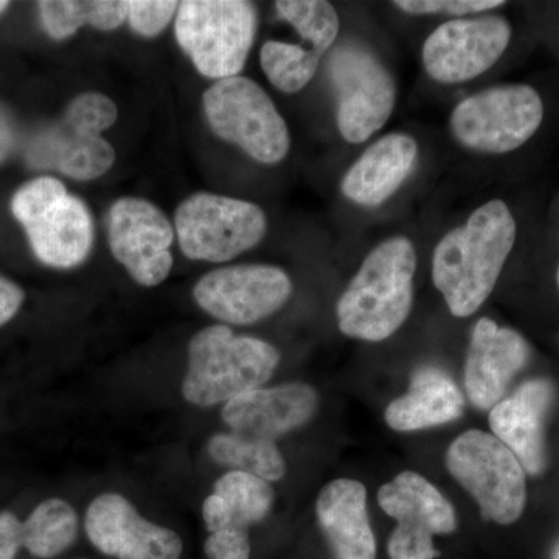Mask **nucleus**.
<instances>
[{"instance_id":"dca6fc26","label":"nucleus","mask_w":559,"mask_h":559,"mask_svg":"<svg viewBox=\"0 0 559 559\" xmlns=\"http://www.w3.org/2000/svg\"><path fill=\"white\" fill-rule=\"evenodd\" d=\"M528 358L527 341L518 331L480 319L471 334L465 364V389L471 403L477 409H492Z\"/></svg>"},{"instance_id":"7c9ffc66","label":"nucleus","mask_w":559,"mask_h":559,"mask_svg":"<svg viewBox=\"0 0 559 559\" xmlns=\"http://www.w3.org/2000/svg\"><path fill=\"white\" fill-rule=\"evenodd\" d=\"M503 3L506 2H500V0H399V2H393V5L409 14L468 16V14L498 9Z\"/></svg>"},{"instance_id":"c9c22d12","label":"nucleus","mask_w":559,"mask_h":559,"mask_svg":"<svg viewBox=\"0 0 559 559\" xmlns=\"http://www.w3.org/2000/svg\"><path fill=\"white\" fill-rule=\"evenodd\" d=\"M10 2H5V0H0V14L3 13L7 9H9Z\"/></svg>"},{"instance_id":"f3484780","label":"nucleus","mask_w":559,"mask_h":559,"mask_svg":"<svg viewBox=\"0 0 559 559\" xmlns=\"http://www.w3.org/2000/svg\"><path fill=\"white\" fill-rule=\"evenodd\" d=\"M319 407V395L301 382L260 388L230 400L221 411L231 432L275 441L307 425Z\"/></svg>"},{"instance_id":"f704fd0d","label":"nucleus","mask_w":559,"mask_h":559,"mask_svg":"<svg viewBox=\"0 0 559 559\" xmlns=\"http://www.w3.org/2000/svg\"><path fill=\"white\" fill-rule=\"evenodd\" d=\"M16 143V124H14L10 110L0 103V165L13 154Z\"/></svg>"},{"instance_id":"c85d7f7f","label":"nucleus","mask_w":559,"mask_h":559,"mask_svg":"<svg viewBox=\"0 0 559 559\" xmlns=\"http://www.w3.org/2000/svg\"><path fill=\"white\" fill-rule=\"evenodd\" d=\"M119 117L116 103L100 92H84L73 98L64 110L62 120L79 130L102 134Z\"/></svg>"},{"instance_id":"a211bd4d","label":"nucleus","mask_w":559,"mask_h":559,"mask_svg":"<svg viewBox=\"0 0 559 559\" xmlns=\"http://www.w3.org/2000/svg\"><path fill=\"white\" fill-rule=\"evenodd\" d=\"M554 400L550 381L530 380L489 412L492 436L516 455L530 476H539L547 466L546 423Z\"/></svg>"},{"instance_id":"473e14b6","label":"nucleus","mask_w":559,"mask_h":559,"mask_svg":"<svg viewBox=\"0 0 559 559\" xmlns=\"http://www.w3.org/2000/svg\"><path fill=\"white\" fill-rule=\"evenodd\" d=\"M24 547L22 522L11 511L0 513V559H14Z\"/></svg>"},{"instance_id":"4468645a","label":"nucleus","mask_w":559,"mask_h":559,"mask_svg":"<svg viewBox=\"0 0 559 559\" xmlns=\"http://www.w3.org/2000/svg\"><path fill=\"white\" fill-rule=\"evenodd\" d=\"M511 33L510 22L492 14L444 22L426 39L423 64L437 83H465L500 60Z\"/></svg>"},{"instance_id":"9d476101","label":"nucleus","mask_w":559,"mask_h":559,"mask_svg":"<svg viewBox=\"0 0 559 559\" xmlns=\"http://www.w3.org/2000/svg\"><path fill=\"white\" fill-rule=\"evenodd\" d=\"M331 84L337 95V127L349 143H362L388 123L396 103V84L380 58L358 43L331 51Z\"/></svg>"},{"instance_id":"f8f14e48","label":"nucleus","mask_w":559,"mask_h":559,"mask_svg":"<svg viewBox=\"0 0 559 559\" xmlns=\"http://www.w3.org/2000/svg\"><path fill=\"white\" fill-rule=\"evenodd\" d=\"M293 294L285 271L270 264H238L209 272L194 285L200 308L230 325H252L277 312Z\"/></svg>"},{"instance_id":"0eeeda50","label":"nucleus","mask_w":559,"mask_h":559,"mask_svg":"<svg viewBox=\"0 0 559 559\" xmlns=\"http://www.w3.org/2000/svg\"><path fill=\"white\" fill-rule=\"evenodd\" d=\"M204 112L219 139L261 164H278L289 153L288 124L255 81L240 75L216 81L205 91Z\"/></svg>"},{"instance_id":"1a4fd4ad","label":"nucleus","mask_w":559,"mask_h":559,"mask_svg":"<svg viewBox=\"0 0 559 559\" xmlns=\"http://www.w3.org/2000/svg\"><path fill=\"white\" fill-rule=\"evenodd\" d=\"M544 103L527 84H503L460 102L451 130L466 148L506 154L521 148L539 130Z\"/></svg>"},{"instance_id":"aec40b11","label":"nucleus","mask_w":559,"mask_h":559,"mask_svg":"<svg viewBox=\"0 0 559 559\" xmlns=\"http://www.w3.org/2000/svg\"><path fill=\"white\" fill-rule=\"evenodd\" d=\"M316 514L334 558L377 559V539L367 511V491L360 481H330L320 491Z\"/></svg>"},{"instance_id":"2eb2a0df","label":"nucleus","mask_w":559,"mask_h":559,"mask_svg":"<svg viewBox=\"0 0 559 559\" xmlns=\"http://www.w3.org/2000/svg\"><path fill=\"white\" fill-rule=\"evenodd\" d=\"M87 538L95 549L117 559H180L183 544L171 528L140 516L134 506L117 492H105L87 509Z\"/></svg>"},{"instance_id":"4be33fe9","label":"nucleus","mask_w":559,"mask_h":559,"mask_svg":"<svg viewBox=\"0 0 559 559\" xmlns=\"http://www.w3.org/2000/svg\"><path fill=\"white\" fill-rule=\"evenodd\" d=\"M457 384L437 367H421L412 377L406 395L385 409V423L399 432H415L455 421L463 414Z\"/></svg>"},{"instance_id":"6e6552de","label":"nucleus","mask_w":559,"mask_h":559,"mask_svg":"<svg viewBox=\"0 0 559 559\" xmlns=\"http://www.w3.org/2000/svg\"><path fill=\"white\" fill-rule=\"evenodd\" d=\"M175 226L187 259L224 263L255 248L266 235L267 219L252 202L197 193L176 210Z\"/></svg>"},{"instance_id":"7ed1b4c3","label":"nucleus","mask_w":559,"mask_h":559,"mask_svg":"<svg viewBox=\"0 0 559 559\" xmlns=\"http://www.w3.org/2000/svg\"><path fill=\"white\" fill-rule=\"evenodd\" d=\"M278 364V349L270 342L238 336L226 325L207 326L190 341L183 399L200 407L229 403L263 388Z\"/></svg>"},{"instance_id":"cd10ccee","label":"nucleus","mask_w":559,"mask_h":559,"mask_svg":"<svg viewBox=\"0 0 559 559\" xmlns=\"http://www.w3.org/2000/svg\"><path fill=\"white\" fill-rule=\"evenodd\" d=\"M275 9L322 57L340 35V16L326 0H280Z\"/></svg>"},{"instance_id":"a878e982","label":"nucleus","mask_w":559,"mask_h":559,"mask_svg":"<svg viewBox=\"0 0 559 559\" xmlns=\"http://www.w3.org/2000/svg\"><path fill=\"white\" fill-rule=\"evenodd\" d=\"M213 492L227 503L231 520L242 528L263 521L274 503V489L270 481L242 471L224 474L216 480Z\"/></svg>"},{"instance_id":"412c9836","label":"nucleus","mask_w":559,"mask_h":559,"mask_svg":"<svg viewBox=\"0 0 559 559\" xmlns=\"http://www.w3.org/2000/svg\"><path fill=\"white\" fill-rule=\"evenodd\" d=\"M28 162L36 168L61 171L68 178H100L116 162V151L102 134H94L58 121L44 131L28 150Z\"/></svg>"},{"instance_id":"393cba45","label":"nucleus","mask_w":559,"mask_h":559,"mask_svg":"<svg viewBox=\"0 0 559 559\" xmlns=\"http://www.w3.org/2000/svg\"><path fill=\"white\" fill-rule=\"evenodd\" d=\"M24 547L35 558L50 559L69 549L79 536V514L69 502L47 499L22 522Z\"/></svg>"},{"instance_id":"423d86ee","label":"nucleus","mask_w":559,"mask_h":559,"mask_svg":"<svg viewBox=\"0 0 559 559\" xmlns=\"http://www.w3.org/2000/svg\"><path fill=\"white\" fill-rule=\"evenodd\" d=\"M448 471L476 499L481 516L514 524L527 503V481L520 460L492 433L466 430L447 452Z\"/></svg>"},{"instance_id":"72a5a7b5","label":"nucleus","mask_w":559,"mask_h":559,"mask_svg":"<svg viewBox=\"0 0 559 559\" xmlns=\"http://www.w3.org/2000/svg\"><path fill=\"white\" fill-rule=\"evenodd\" d=\"M25 294L16 283L0 275V326L9 323L24 304Z\"/></svg>"},{"instance_id":"f257e3e1","label":"nucleus","mask_w":559,"mask_h":559,"mask_svg":"<svg viewBox=\"0 0 559 559\" xmlns=\"http://www.w3.org/2000/svg\"><path fill=\"white\" fill-rule=\"evenodd\" d=\"M516 231L509 205L495 200L441 238L433 250L432 280L452 316L469 318L491 296Z\"/></svg>"},{"instance_id":"f03ea898","label":"nucleus","mask_w":559,"mask_h":559,"mask_svg":"<svg viewBox=\"0 0 559 559\" xmlns=\"http://www.w3.org/2000/svg\"><path fill=\"white\" fill-rule=\"evenodd\" d=\"M417 252L411 240L393 237L371 250L337 301V325L345 336L389 340L409 318Z\"/></svg>"},{"instance_id":"e433bc0d","label":"nucleus","mask_w":559,"mask_h":559,"mask_svg":"<svg viewBox=\"0 0 559 559\" xmlns=\"http://www.w3.org/2000/svg\"><path fill=\"white\" fill-rule=\"evenodd\" d=\"M551 559H559V543L551 550Z\"/></svg>"},{"instance_id":"39448f33","label":"nucleus","mask_w":559,"mask_h":559,"mask_svg":"<svg viewBox=\"0 0 559 559\" xmlns=\"http://www.w3.org/2000/svg\"><path fill=\"white\" fill-rule=\"evenodd\" d=\"M259 28V13L245 0H189L179 3L176 39L201 75H240Z\"/></svg>"},{"instance_id":"b1692460","label":"nucleus","mask_w":559,"mask_h":559,"mask_svg":"<svg viewBox=\"0 0 559 559\" xmlns=\"http://www.w3.org/2000/svg\"><path fill=\"white\" fill-rule=\"evenodd\" d=\"M210 459L221 466L252 474L260 479L278 481L285 477L286 462L274 441L242 433H216L209 440Z\"/></svg>"},{"instance_id":"ddd939ff","label":"nucleus","mask_w":559,"mask_h":559,"mask_svg":"<svg viewBox=\"0 0 559 559\" xmlns=\"http://www.w3.org/2000/svg\"><path fill=\"white\" fill-rule=\"evenodd\" d=\"M110 252L139 285H160L173 267L175 230L153 202L121 198L106 215Z\"/></svg>"},{"instance_id":"20e7f679","label":"nucleus","mask_w":559,"mask_h":559,"mask_svg":"<svg viewBox=\"0 0 559 559\" xmlns=\"http://www.w3.org/2000/svg\"><path fill=\"white\" fill-rule=\"evenodd\" d=\"M11 212L24 227L36 259L46 266L72 270L90 257L94 219L61 180L49 176L28 180L14 193Z\"/></svg>"},{"instance_id":"6ab92c4d","label":"nucleus","mask_w":559,"mask_h":559,"mask_svg":"<svg viewBox=\"0 0 559 559\" xmlns=\"http://www.w3.org/2000/svg\"><path fill=\"white\" fill-rule=\"evenodd\" d=\"M418 145L411 135H384L364 151L342 179V193L362 207H378L401 189L414 171Z\"/></svg>"},{"instance_id":"9b49d317","label":"nucleus","mask_w":559,"mask_h":559,"mask_svg":"<svg viewBox=\"0 0 559 559\" xmlns=\"http://www.w3.org/2000/svg\"><path fill=\"white\" fill-rule=\"evenodd\" d=\"M378 503L396 521L389 539L390 559H436L433 536L457 528V514L450 500L421 474L404 471L378 491Z\"/></svg>"},{"instance_id":"5701e85b","label":"nucleus","mask_w":559,"mask_h":559,"mask_svg":"<svg viewBox=\"0 0 559 559\" xmlns=\"http://www.w3.org/2000/svg\"><path fill=\"white\" fill-rule=\"evenodd\" d=\"M38 10L44 31L55 40L70 38L84 25L103 32L116 31L128 17V2L116 0H43Z\"/></svg>"},{"instance_id":"2f4dec72","label":"nucleus","mask_w":559,"mask_h":559,"mask_svg":"<svg viewBox=\"0 0 559 559\" xmlns=\"http://www.w3.org/2000/svg\"><path fill=\"white\" fill-rule=\"evenodd\" d=\"M204 550L209 559H249V530L229 527L209 533Z\"/></svg>"},{"instance_id":"bb28decb","label":"nucleus","mask_w":559,"mask_h":559,"mask_svg":"<svg viewBox=\"0 0 559 559\" xmlns=\"http://www.w3.org/2000/svg\"><path fill=\"white\" fill-rule=\"evenodd\" d=\"M322 55L296 44L267 40L261 47L260 62L271 83L285 94L304 90L318 73Z\"/></svg>"},{"instance_id":"4c0bfd02","label":"nucleus","mask_w":559,"mask_h":559,"mask_svg":"<svg viewBox=\"0 0 559 559\" xmlns=\"http://www.w3.org/2000/svg\"><path fill=\"white\" fill-rule=\"evenodd\" d=\"M558 286H559V267H558Z\"/></svg>"},{"instance_id":"c756f323","label":"nucleus","mask_w":559,"mask_h":559,"mask_svg":"<svg viewBox=\"0 0 559 559\" xmlns=\"http://www.w3.org/2000/svg\"><path fill=\"white\" fill-rule=\"evenodd\" d=\"M179 9L178 2H156V0H131L128 2V17L132 31L153 38L168 27L173 14Z\"/></svg>"}]
</instances>
